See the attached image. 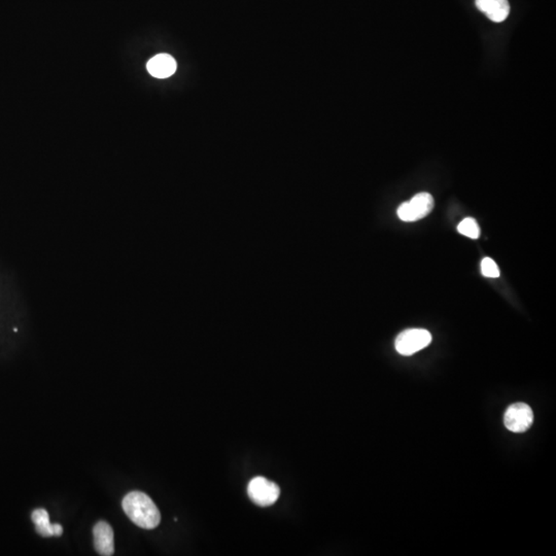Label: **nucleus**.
<instances>
[{
    "label": "nucleus",
    "mask_w": 556,
    "mask_h": 556,
    "mask_svg": "<svg viewBox=\"0 0 556 556\" xmlns=\"http://www.w3.org/2000/svg\"><path fill=\"white\" fill-rule=\"evenodd\" d=\"M122 507L132 522L141 529H154L160 525L159 509L145 492H129L124 497Z\"/></svg>",
    "instance_id": "1"
},
{
    "label": "nucleus",
    "mask_w": 556,
    "mask_h": 556,
    "mask_svg": "<svg viewBox=\"0 0 556 556\" xmlns=\"http://www.w3.org/2000/svg\"><path fill=\"white\" fill-rule=\"evenodd\" d=\"M431 342L432 335L427 330L408 329L397 335L395 347L400 355L408 357L429 346Z\"/></svg>",
    "instance_id": "2"
},
{
    "label": "nucleus",
    "mask_w": 556,
    "mask_h": 556,
    "mask_svg": "<svg viewBox=\"0 0 556 556\" xmlns=\"http://www.w3.org/2000/svg\"><path fill=\"white\" fill-rule=\"evenodd\" d=\"M249 499L260 507H269L277 503L279 497V486L265 477H256L251 480L247 486Z\"/></svg>",
    "instance_id": "3"
},
{
    "label": "nucleus",
    "mask_w": 556,
    "mask_h": 556,
    "mask_svg": "<svg viewBox=\"0 0 556 556\" xmlns=\"http://www.w3.org/2000/svg\"><path fill=\"white\" fill-rule=\"evenodd\" d=\"M434 208V198L429 193H419L397 208V217L404 221H416L425 218Z\"/></svg>",
    "instance_id": "4"
},
{
    "label": "nucleus",
    "mask_w": 556,
    "mask_h": 556,
    "mask_svg": "<svg viewBox=\"0 0 556 556\" xmlns=\"http://www.w3.org/2000/svg\"><path fill=\"white\" fill-rule=\"evenodd\" d=\"M506 427L513 433H525L534 423V414L527 404H512L504 416Z\"/></svg>",
    "instance_id": "5"
},
{
    "label": "nucleus",
    "mask_w": 556,
    "mask_h": 556,
    "mask_svg": "<svg viewBox=\"0 0 556 556\" xmlns=\"http://www.w3.org/2000/svg\"><path fill=\"white\" fill-rule=\"evenodd\" d=\"M94 535V546L99 555L110 556L114 555V531L112 527L105 521H99L93 529Z\"/></svg>",
    "instance_id": "6"
},
{
    "label": "nucleus",
    "mask_w": 556,
    "mask_h": 556,
    "mask_svg": "<svg viewBox=\"0 0 556 556\" xmlns=\"http://www.w3.org/2000/svg\"><path fill=\"white\" fill-rule=\"evenodd\" d=\"M477 8L490 20L501 23L509 16L510 4L508 0H475Z\"/></svg>",
    "instance_id": "7"
},
{
    "label": "nucleus",
    "mask_w": 556,
    "mask_h": 556,
    "mask_svg": "<svg viewBox=\"0 0 556 556\" xmlns=\"http://www.w3.org/2000/svg\"><path fill=\"white\" fill-rule=\"evenodd\" d=\"M147 71L157 79H167L177 71V62L168 54H159L147 62Z\"/></svg>",
    "instance_id": "8"
},
{
    "label": "nucleus",
    "mask_w": 556,
    "mask_h": 556,
    "mask_svg": "<svg viewBox=\"0 0 556 556\" xmlns=\"http://www.w3.org/2000/svg\"><path fill=\"white\" fill-rule=\"evenodd\" d=\"M31 518L34 525H36V533L40 534L41 536H45V538L55 536L54 525L50 522L49 513H47V510H34Z\"/></svg>",
    "instance_id": "9"
},
{
    "label": "nucleus",
    "mask_w": 556,
    "mask_h": 556,
    "mask_svg": "<svg viewBox=\"0 0 556 556\" xmlns=\"http://www.w3.org/2000/svg\"><path fill=\"white\" fill-rule=\"evenodd\" d=\"M458 231L462 235L471 239H478L480 236V228L477 221L472 218L464 219L458 226Z\"/></svg>",
    "instance_id": "10"
},
{
    "label": "nucleus",
    "mask_w": 556,
    "mask_h": 556,
    "mask_svg": "<svg viewBox=\"0 0 556 556\" xmlns=\"http://www.w3.org/2000/svg\"><path fill=\"white\" fill-rule=\"evenodd\" d=\"M481 272L483 277L497 278L499 277V269L492 258H484L481 262Z\"/></svg>",
    "instance_id": "11"
}]
</instances>
